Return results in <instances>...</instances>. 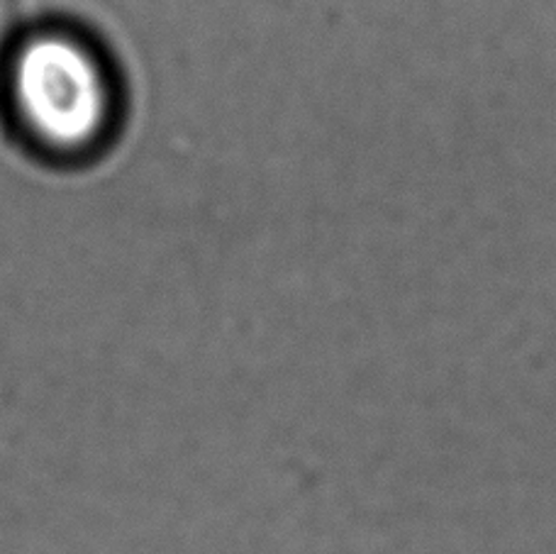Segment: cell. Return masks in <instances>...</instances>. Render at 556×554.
Returning <instances> with one entry per match:
<instances>
[{
  "instance_id": "6da1fadb",
  "label": "cell",
  "mask_w": 556,
  "mask_h": 554,
  "mask_svg": "<svg viewBox=\"0 0 556 554\" xmlns=\"http://www.w3.org/2000/svg\"><path fill=\"white\" fill-rule=\"evenodd\" d=\"M121 76L91 29L42 15L10 33L0 54V113L25 150L68 164L111 142Z\"/></svg>"
}]
</instances>
